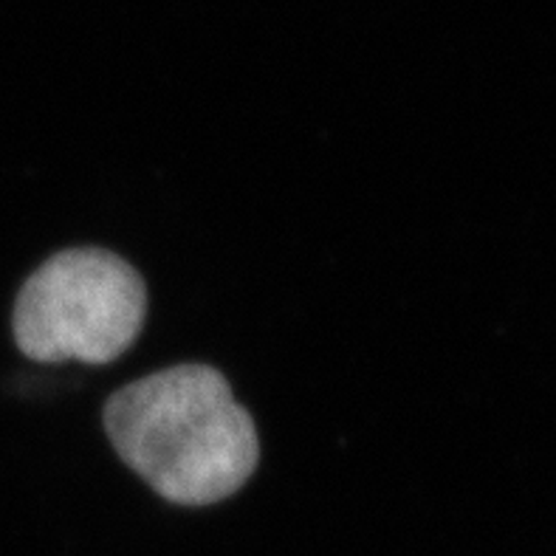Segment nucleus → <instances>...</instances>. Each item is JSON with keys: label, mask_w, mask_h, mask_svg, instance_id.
I'll use <instances>...</instances> for the list:
<instances>
[{"label": "nucleus", "mask_w": 556, "mask_h": 556, "mask_svg": "<svg viewBox=\"0 0 556 556\" xmlns=\"http://www.w3.org/2000/svg\"><path fill=\"white\" fill-rule=\"evenodd\" d=\"M148 289L116 252L79 247L42 263L17 294L14 342L35 362L108 365L139 337Z\"/></svg>", "instance_id": "2"}, {"label": "nucleus", "mask_w": 556, "mask_h": 556, "mask_svg": "<svg viewBox=\"0 0 556 556\" xmlns=\"http://www.w3.org/2000/svg\"><path fill=\"white\" fill-rule=\"evenodd\" d=\"M102 424L122 464L176 506L226 501L261 460L252 416L210 365H176L130 381L108 399Z\"/></svg>", "instance_id": "1"}]
</instances>
